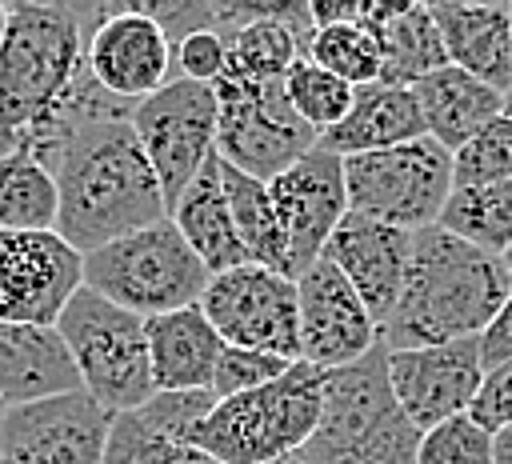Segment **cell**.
Returning <instances> with one entry per match:
<instances>
[{
	"label": "cell",
	"mask_w": 512,
	"mask_h": 464,
	"mask_svg": "<svg viewBox=\"0 0 512 464\" xmlns=\"http://www.w3.org/2000/svg\"><path fill=\"white\" fill-rule=\"evenodd\" d=\"M20 148L52 172L60 196L56 236L80 256L168 220L160 180L132 132V116L72 120Z\"/></svg>",
	"instance_id": "6da1fadb"
},
{
	"label": "cell",
	"mask_w": 512,
	"mask_h": 464,
	"mask_svg": "<svg viewBox=\"0 0 512 464\" xmlns=\"http://www.w3.org/2000/svg\"><path fill=\"white\" fill-rule=\"evenodd\" d=\"M132 116L84 64V28L68 4H8L0 40V152L32 144L60 124Z\"/></svg>",
	"instance_id": "7a4b0ae2"
},
{
	"label": "cell",
	"mask_w": 512,
	"mask_h": 464,
	"mask_svg": "<svg viewBox=\"0 0 512 464\" xmlns=\"http://www.w3.org/2000/svg\"><path fill=\"white\" fill-rule=\"evenodd\" d=\"M508 292L512 276L500 256L444 232L440 224L420 228L412 232L404 288L380 340L388 352L476 340Z\"/></svg>",
	"instance_id": "3957f363"
},
{
	"label": "cell",
	"mask_w": 512,
	"mask_h": 464,
	"mask_svg": "<svg viewBox=\"0 0 512 464\" xmlns=\"http://www.w3.org/2000/svg\"><path fill=\"white\" fill-rule=\"evenodd\" d=\"M420 428L388 384L384 340L356 364L324 372V416L300 448L308 464H416Z\"/></svg>",
	"instance_id": "277c9868"
},
{
	"label": "cell",
	"mask_w": 512,
	"mask_h": 464,
	"mask_svg": "<svg viewBox=\"0 0 512 464\" xmlns=\"http://www.w3.org/2000/svg\"><path fill=\"white\" fill-rule=\"evenodd\" d=\"M324 416V372L296 360L264 388L216 400L192 444L216 464H268L300 452Z\"/></svg>",
	"instance_id": "5b68a950"
},
{
	"label": "cell",
	"mask_w": 512,
	"mask_h": 464,
	"mask_svg": "<svg viewBox=\"0 0 512 464\" xmlns=\"http://www.w3.org/2000/svg\"><path fill=\"white\" fill-rule=\"evenodd\" d=\"M84 288L136 312L140 320H152L200 304L208 288V268L172 220H156L88 252Z\"/></svg>",
	"instance_id": "8992f818"
},
{
	"label": "cell",
	"mask_w": 512,
	"mask_h": 464,
	"mask_svg": "<svg viewBox=\"0 0 512 464\" xmlns=\"http://www.w3.org/2000/svg\"><path fill=\"white\" fill-rule=\"evenodd\" d=\"M56 332L76 364L80 388L104 412H112V416L136 412L156 396L148 332L136 312H128L80 284V292L64 304Z\"/></svg>",
	"instance_id": "52a82bcc"
},
{
	"label": "cell",
	"mask_w": 512,
	"mask_h": 464,
	"mask_svg": "<svg viewBox=\"0 0 512 464\" xmlns=\"http://www.w3.org/2000/svg\"><path fill=\"white\" fill-rule=\"evenodd\" d=\"M344 188H348V212L404 228V232H420L440 224V212L456 188L452 152L420 136L384 152L348 156Z\"/></svg>",
	"instance_id": "ba28073f"
},
{
	"label": "cell",
	"mask_w": 512,
	"mask_h": 464,
	"mask_svg": "<svg viewBox=\"0 0 512 464\" xmlns=\"http://www.w3.org/2000/svg\"><path fill=\"white\" fill-rule=\"evenodd\" d=\"M212 88L220 104L216 152L224 164L268 184L320 144V136L292 112L284 96V80H272V84L220 80Z\"/></svg>",
	"instance_id": "9c48e42d"
},
{
	"label": "cell",
	"mask_w": 512,
	"mask_h": 464,
	"mask_svg": "<svg viewBox=\"0 0 512 464\" xmlns=\"http://www.w3.org/2000/svg\"><path fill=\"white\" fill-rule=\"evenodd\" d=\"M216 124H220L216 88L184 76L168 80L160 92H152L132 108V132L160 180L168 212L180 200V192L192 184V176L204 168V160L216 152Z\"/></svg>",
	"instance_id": "30bf717a"
},
{
	"label": "cell",
	"mask_w": 512,
	"mask_h": 464,
	"mask_svg": "<svg viewBox=\"0 0 512 464\" xmlns=\"http://www.w3.org/2000/svg\"><path fill=\"white\" fill-rule=\"evenodd\" d=\"M200 312L232 348L268 352L280 360H300V316L296 280L268 272L260 264H240L208 276Z\"/></svg>",
	"instance_id": "8fae6325"
},
{
	"label": "cell",
	"mask_w": 512,
	"mask_h": 464,
	"mask_svg": "<svg viewBox=\"0 0 512 464\" xmlns=\"http://www.w3.org/2000/svg\"><path fill=\"white\" fill-rule=\"evenodd\" d=\"M84 28V64L92 80L120 104L136 108L168 84L172 44L140 12L124 4H68Z\"/></svg>",
	"instance_id": "7c38bea8"
},
{
	"label": "cell",
	"mask_w": 512,
	"mask_h": 464,
	"mask_svg": "<svg viewBox=\"0 0 512 464\" xmlns=\"http://www.w3.org/2000/svg\"><path fill=\"white\" fill-rule=\"evenodd\" d=\"M84 284V256L56 232H0V320L56 328Z\"/></svg>",
	"instance_id": "4fadbf2b"
},
{
	"label": "cell",
	"mask_w": 512,
	"mask_h": 464,
	"mask_svg": "<svg viewBox=\"0 0 512 464\" xmlns=\"http://www.w3.org/2000/svg\"><path fill=\"white\" fill-rule=\"evenodd\" d=\"M108 424L88 392L16 404L0 416V464H100Z\"/></svg>",
	"instance_id": "5bb4252c"
},
{
	"label": "cell",
	"mask_w": 512,
	"mask_h": 464,
	"mask_svg": "<svg viewBox=\"0 0 512 464\" xmlns=\"http://www.w3.org/2000/svg\"><path fill=\"white\" fill-rule=\"evenodd\" d=\"M296 316H300V360L320 372L348 368L380 344V324L368 316L356 288L324 252L312 268L296 276Z\"/></svg>",
	"instance_id": "9a60e30c"
},
{
	"label": "cell",
	"mask_w": 512,
	"mask_h": 464,
	"mask_svg": "<svg viewBox=\"0 0 512 464\" xmlns=\"http://www.w3.org/2000/svg\"><path fill=\"white\" fill-rule=\"evenodd\" d=\"M284 244H288V276L296 280L304 268H312L336 232V224L348 216V188H344V160L316 144L304 152L288 172L268 180Z\"/></svg>",
	"instance_id": "2e32d148"
},
{
	"label": "cell",
	"mask_w": 512,
	"mask_h": 464,
	"mask_svg": "<svg viewBox=\"0 0 512 464\" xmlns=\"http://www.w3.org/2000/svg\"><path fill=\"white\" fill-rule=\"evenodd\" d=\"M480 344L456 340L436 348L388 352V384L412 428L428 432L452 416H464L480 392Z\"/></svg>",
	"instance_id": "e0dca14e"
},
{
	"label": "cell",
	"mask_w": 512,
	"mask_h": 464,
	"mask_svg": "<svg viewBox=\"0 0 512 464\" xmlns=\"http://www.w3.org/2000/svg\"><path fill=\"white\" fill-rule=\"evenodd\" d=\"M324 256L344 272V280L364 300L368 316L384 328L396 300H400V288H404V272H408V256H412V232L348 212L336 224V232L328 236Z\"/></svg>",
	"instance_id": "ac0fdd59"
},
{
	"label": "cell",
	"mask_w": 512,
	"mask_h": 464,
	"mask_svg": "<svg viewBox=\"0 0 512 464\" xmlns=\"http://www.w3.org/2000/svg\"><path fill=\"white\" fill-rule=\"evenodd\" d=\"M452 68L512 92V12L496 0H436L428 4Z\"/></svg>",
	"instance_id": "d6986e66"
},
{
	"label": "cell",
	"mask_w": 512,
	"mask_h": 464,
	"mask_svg": "<svg viewBox=\"0 0 512 464\" xmlns=\"http://www.w3.org/2000/svg\"><path fill=\"white\" fill-rule=\"evenodd\" d=\"M84 392L56 328L0 320V400L8 408Z\"/></svg>",
	"instance_id": "ffe728a7"
},
{
	"label": "cell",
	"mask_w": 512,
	"mask_h": 464,
	"mask_svg": "<svg viewBox=\"0 0 512 464\" xmlns=\"http://www.w3.org/2000/svg\"><path fill=\"white\" fill-rule=\"evenodd\" d=\"M312 36V12L300 0L276 4L272 16L224 32V76L236 84H272L304 56ZM216 80V84H220Z\"/></svg>",
	"instance_id": "44dd1931"
},
{
	"label": "cell",
	"mask_w": 512,
	"mask_h": 464,
	"mask_svg": "<svg viewBox=\"0 0 512 464\" xmlns=\"http://www.w3.org/2000/svg\"><path fill=\"white\" fill-rule=\"evenodd\" d=\"M144 332H148V360H152L156 392L212 388V372H216L224 340L208 324L200 304L152 316V320H144Z\"/></svg>",
	"instance_id": "7402d4cb"
},
{
	"label": "cell",
	"mask_w": 512,
	"mask_h": 464,
	"mask_svg": "<svg viewBox=\"0 0 512 464\" xmlns=\"http://www.w3.org/2000/svg\"><path fill=\"white\" fill-rule=\"evenodd\" d=\"M420 136H424V116H420L416 92L376 80V84L356 88L348 116L332 132H324L320 144L336 152L340 160H348V156L384 152V148H396Z\"/></svg>",
	"instance_id": "603a6c76"
},
{
	"label": "cell",
	"mask_w": 512,
	"mask_h": 464,
	"mask_svg": "<svg viewBox=\"0 0 512 464\" xmlns=\"http://www.w3.org/2000/svg\"><path fill=\"white\" fill-rule=\"evenodd\" d=\"M420 116H424V136L436 140L444 152H460L484 124H492L504 112V92L488 88L484 80L444 64L420 84H412Z\"/></svg>",
	"instance_id": "cb8c5ba5"
},
{
	"label": "cell",
	"mask_w": 512,
	"mask_h": 464,
	"mask_svg": "<svg viewBox=\"0 0 512 464\" xmlns=\"http://www.w3.org/2000/svg\"><path fill=\"white\" fill-rule=\"evenodd\" d=\"M168 220L188 240V248L200 256V264L208 268V276H220L228 268L248 264L244 244H240L236 224H232V208H228L224 184H220V152H212L204 160V168L192 176V184L172 204Z\"/></svg>",
	"instance_id": "d4e9b609"
},
{
	"label": "cell",
	"mask_w": 512,
	"mask_h": 464,
	"mask_svg": "<svg viewBox=\"0 0 512 464\" xmlns=\"http://www.w3.org/2000/svg\"><path fill=\"white\" fill-rule=\"evenodd\" d=\"M220 184H224L232 224H236V236L244 244L248 264H260L268 272L288 276V244H284V228H280L268 184L232 168V164H224V160H220Z\"/></svg>",
	"instance_id": "484cf974"
},
{
	"label": "cell",
	"mask_w": 512,
	"mask_h": 464,
	"mask_svg": "<svg viewBox=\"0 0 512 464\" xmlns=\"http://www.w3.org/2000/svg\"><path fill=\"white\" fill-rule=\"evenodd\" d=\"M56 216L52 172L24 148L0 152V232H56Z\"/></svg>",
	"instance_id": "4316f807"
},
{
	"label": "cell",
	"mask_w": 512,
	"mask_h": 464,
	"mask_svg": "<svg viewBox=\"0 0 512 464\" xmlns=\"http://www.w3.org/2000/svg\"><path fill=\"white\" fill-rule=\"evenodd\" d=\"M376 40H380V56H384L380 84L412 88L448 64L428 4H400V12L380 28Z\"/></svg>",
	"instance_id": "83f0119b"
},
{
	"label": "cell",
	"mask_w": 512,
	"mask_h": 464,
	"mask_svg": "<svg viewBox=\"0 0 512 464\" xmlns=\"http://www.w3.org/2000/svg\"><path fill=\"white\" fill-rule=\"evenodd\" d=\"M440 228L492 256H504L512 248V180L456 188L440 212Z\"/></svg>",
	"instance_id": "f1b7e54d"
},
{
	"label": "cell",
	"mask_w": 512,
	"mask_h": 464,
	"mask_svg": "<svg viewBox=\"0 0 512 464\" xmlns=\"http://www.w3.org/2000/svg\"><path fill=\"white\" fill-rule=\"evenodd\" d=\"M304 56L312 64L328 68L332 76L348 80L352 88L376 84L380 80V68H384L376 32H368L360 24H324V28H312Z\"/></svg>",
	"instance_id": "f546056e"
},
{
	"label": "cell",
	"mask_w": 512,
	"mask_h": 464,
	"mask_svg": "<svg viewBox=\"0 0 512 464\" xmlns=\"http://www.w3.org/2000/svg\"><path fill=\"white\" fill-rule=\"evenodd\" d=\"M284 96H288L292 112H296L316 136H324V132H332V128L348 116L356 88H352L348 80L332 76L328 68L312 64L308 56H300V60L284 72Z\"/></svg>",
	"instance_id": "4dcf8cb0"
},
{
	"label": "cell",
	"mask_w": 512,
	"mask_h": 464,
	"mask_svg": "<svg viewBox=\"0 0 512 464\" xmlns=\"http://www.w3.org/2000/svg\"><path fill=\"white\" fill-rule=\"evenodd\" d=\"M100 464H216V460L196 444H180L156 432L140 412H120L108 424Z\"/></svg>",
	"instance_id": "1f68e13d"
},
{
	"label": "cell",
	"mask_w": 512,
	"mask_h": 464,
	"mask_svg": "<svg viewBox=\"0 0 512 464\" xmlns=\"http://www.w3.org/2000/svg\"><path fill=\"white\" fill-rule=\"evenodd\" d=\"M500 180H512V116L508 112H500L460 152H452V184L456 188H484V184H500Z\"/></svg>",
	"instance_id": "d6a6232c"
},
{
	"label": "cell",
	"mask_w": 512,
	"mask_h": 464,
	"mask_svg": "<svg viewBox=\"0 0 512 464\" xmlns=\"http://www.w3.org/2000/svg\"><path fill=\"white\" fill-rule=\"evenodd\" d=\"M416 464H492V432L468 412L420 432Z\"/></svg>",
	"instance_id": "836d02e7"
},
{
	"label": "cell",
	"mask_w": 512,
	"mask_h": 464,
	"mask_svg": "<svg viewBox=\"0 0 512 464\" xmlns=\"http://www.w3.org/2000/svg\"><path fill=\"white\" fill-rule=\"evenodd\" d=\"M288 368H292V360H280V356H268V352H252V348H232V344H224L208 392H212L216 400H228V396H240V392H252V388L272 384V380L284 376Z\"/></svg>",
	"instance_id": "e575fe53"
},
{
	"label": "cell",
	"mask_w": 512,
	"mask_h": 464,
	"mask_svg": "<svg viewBox=\"0 0 512 464\" xmlns=\"http://www.w3.org/2000/svg\"><path fill=\"white\" fill-rule=\"evenodd\" d=\"M216 408V396L208 388H196V392H156L144 408H136L156 432L180 440V444H192L196 428L208 420V412Z\"/></svg>",
	"instance_id": "d590c367"
},
{
	"label": "cell",
	"mask_w": 512,
	"mask_h": 464,
	"mask_svg": "<svg viewBox=\"0 0 512 464\" xmlns=\"http://www.w3.org/2000/svg\"><path fill=\"white\" fill-rule=\"evenodd\" d=\"M128 8L148 16L168 36V44H180L200 28H216V4L208 0H132Z\"/></svg>",
	"instance_id": "8d00e7d4"
},
{
	"label": "cell",
	"mask_w": 512,
	"mask_h": 464,
	"mask_svg": "<svg viewBox=\"0 0 512 464\" xmlns=\"http://www.w3.org/2000/svg\"><path fill=\"white\" fill-rule=\"evenodd\" d=\"M176 64L184 80L216 84L224 76V36L216 28H200L176 44Z\"/></svg>",
	"instance_id": "74e56055"
},
{
	"label": "cell",
	"mask_w": 512,
	"mask_h": 464,
	"mask_svg": "<svg viewBox=\"0 0 512 464\" xmlns=\"http://www.w3.org/2000/svg\"><path fill=\"white\" fill-rule=\"evenodd\" d=\"M468 416H472L480 428H488L492 436H496L500 428H512V360L500 364V368H492V372H484L480 392H476Z\"/></svg>",
	"instance_id": "f35d334b"
},
{
	"label": "cell",
	"mask_w": 512,
	"mask_h": 464,
	"mask_svg": "<svg viewBox=\"0 0 512 464\" xmlns=\"http://www.w3.org/2000/svg\"><path fill=\"white\" fill-rule=\"evenodd\" d=\"M476 344H480V368L484 372H492V368L512 360V292L504 296V304L496 308L488 328L476 336Z\"/></svg>",
	"instance_id": "ab89813d"
},
{
	"label": "cell",
	"mask_w": 512,
	"mask_h": 464,
	"mask_svg": "<svg viewBox=\"0 0 512 464\" xmlns=\"http://www.w3.org/2000/svg\"><path fill=\"white\" fill-rule=\"evenodd\" d=\"M492 464H512V428H500L492 436Z\"/></svg>",
	"instance_id": "60d3db41"
},
{
	"label": "cell",
	"mask_w": 512,
	"mask_h": 464,
	"mask_svg": "<svg viewBox=\"0 0 512 464\" xmlns=\"http://www.w3.org/2000/svg\"><path fill=\"white\" fill-rule=\"evenodd\" d=\"M268 464H308L304 452H292V456H280V460H268Z\"/></svg>",
	"instance_id": "b9f144b4"
},
{
	"label": "cell",
	"mask_w": 512,
	"mask_h": 464,
	"mask_svg": "<svg viewBox=\"0 0 512 464\" xmlns=\"http://www.w3.org/2000/svg\"><path fill=\"white\" fill-rule=\"evenodd\" d=\"M4 28H8V4H0V40H4Z\"/></svg>",
	"instance_id": "7bdbcfd3"
},
{
	"label": "cell",
	"mask_w": 512,
	"mask_h": 464,
	"mask_svg": "<svg viewBox=\"0 0 512 464\" xmlns=\"http://www.w3.org/2000/svg\"><path fill=\"white\" fill-rule=\"evenodd\" d=\"M500 260H504V268H508V276H512V248H508V252H504Z\"/></svg>",
	"instance_id": "ee69618b"
},
{
	"label": "cell",
	"mask_w": 512,
	"mask_h": 464,
	"mask_svg": "<svg viewBox=\"0 0 512 464\" xmlns=\"http://www.w3.org/2000/svg\"><path fill=\"white\" fill-rule=\"evenodd\" d=\"M504 112H508V116H512V92H508V96H504Z\"/></svg>",
	"instance_id": "f6af8a7d"
},
{
	"label": "cell",
	"mask_w": 512,
	"mask_h": 464,
	"mask_svg": "<svg viewBox=\"0 0 512 464\" xmlns=\"http://www.w3.org/2000/svg\"><path fill=\"white\" fill-rule=\"evenodd\" d=\"M4 412H8V404H4V400H0V416H4Z\"/></svg>",
	"instance_id": "bcb514c9"
},
{
	"label": "cell",
	"mask_w": 512,
	"mask_h": 464,
	"mask_svg": "<svg viewBox=\"0 0 512 464\" xmlns=\"http://www.w3.org/2000/svg\"><path fill=\"white\" fill-rule=\"evenodd\" d=\"M508 12H512V4H508Z\"/></svg>",
	"instance_id": "7dc6e473"
}]
</instances>
